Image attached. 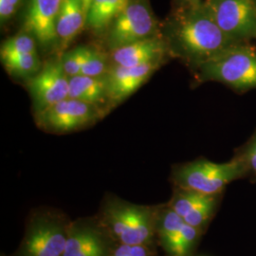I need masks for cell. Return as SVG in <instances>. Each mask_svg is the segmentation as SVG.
Returning a JSON list of instances; mask_svg holds the SVG:
<instances>
[{
  "label": "cell",
  "mask_w": 256,
  "mask_h": 256,
  "mask_svg": "<svg viewBox=\"0 0 256 256\" xmlns=\"http://www.w3.org/2000/svg\"><path fill=\"white\" fill-rule=\"evenodd\" d=\"M162 34L171 57L191 72L238 44L218 27L204 0L173 6L162 22Z\"/></svg>",
  "instance_id": "6da1fadb"
},
{
  "label": "cell",
  "mask_w": 256,
  "mask_h": 256,
  "mask_svg": "<svg viewBox=\"0 0 256 256\" xmlns=\"http://www.w3.org/2000/svg\"><path fill=\"white\" fill-rule=\"evenodd\" d=\"M198 84L216 82L238 93L256 90V46L241 43L230 46L214 59L192 70Z\"/></svg>",
  "instance_id": "7a4b0ae2"
},
{
  "label": "cell",
  "mask_w": 256,
  "mask_h": 256,
  "mask_svg": "<svg viewBox=\"0 0 256 256\" xmlns=\"http://www.w3.org/2000/svg\"><path fill=\"white\" fill-rule=\"evenodd\" d=\"M246 174L247 169L238 156L223 164L200 158L178 167L174 180L182 189L216 196L229 183Z\"/></svg>",
  "instance_id": "3957f363"
},
{
  "label": "cell",
  "mask_w": 256,
  "mask_h": 256,
  "mask_svg": "<svg viewBox=\"0 0 256 256\" xmlns=\"http://www.w3.org/2000/svg\"><path fill=\"white\" fill-rule=\"evenodd\" d=\"M162 36V22L156 18L149 0H129L106 34L104 44L110 52L138 41Z\"/></svg>",
  "instance_id": "277c9868"
},
{
  "label": "cell",
  "mask_w": 256,
  "mask_h": 256,
  "mask_svg": "<svg viewBox=\"0 0 256 256\" xmlns=\"http://www.w3.org/2000/svg\"><path fill=\"white\" fill-rule=\"evenodd\" d=\"M222 32L236 43L256 40V0H204Z\"/></svg>",
  "instance_id": "5b68a950"
},
{
  "label": "cell",
  "mask_w": 256,
  "mask_h": 256,
  "mask_svg": "<svg viewBox=\"0 0 256 256\" xmlns=\"http://www.w3.org/2000/svg\"><path fill=\"white\" fill-rule=\"evenodd\" d=\"M106 220L122 244L146 245L153 236L152 212L146 207L115 202L106 209Z\"/></svg>",
  "instance_id": "8992f818"
},
{
  "label": "cell",
  "mask_w": 256,
  "mask_h": 256,
  "mask_svg": "<svg viewBox=\"0 0 256 256\" xmlns=\"http://www.w3.org/2000/svg\"><path fill=\"white\" fill-rule=\"evenodd\" d=\"M104 112L90 104L66 98L34 113L37 126L48 132L68 133L95 124Z\"/></svg>",
  "instance_id": "52a82bcc"
},
{
  "label": "cell",
  "mask_w": 256,
  "mask_h": 256,
  "mask_svg": "<svg viewBox=\"0 0 256 256\" xmlns=\"http://www.w3.org/2000/svg\"><path fill=\"white\" fill-rule=\"evenodd\" d=\"M26 86L34 113L68 98L70 77L64 74L60 56L46 61L39 72L27 80Z\"/></svg>",
  "instance_id": "ba28073f"
},
{
  "label": "cell",
  "mask_w": 256,
  "mask_h": 256,
  "mask_svg": "<svg viewBox=\"0 0 256 256\" xmlns=\"http://www.w3.org/2000/svg\"><path fill=\"white\" fill-rule=\"evenodd\" d=\"M63 0H27L22 30L36 37L44 52L57 50L56 19Z\"/></svg>",
  "instance_id": "9c48e42d"
},
{
  "label": "cell",
  "mask_w": 256,
  "mask_h": 256,
  "mask_svg": "<svg viewBox=\"0 0 256 256\" xmlns=\"http://www.w3.org/2000/svg\"><path fill=\"white\" fill-rule=\"evenodd\" d=\"M162 66H111L108 74L104 75L110 106H117L128 99L142 86Z\"/></svg>",
  "instance_id": "30bf717a"
},
{
  "label": "cell",
  "mask_w": 256,
  "mask_h": 256,
  "mask_svg": "<svg viewBox=\"0 0 256 256\" xmlns=\"http://www.w3.org/2000/svg\"><path fill=\"white\" fill-rule=\"evenodd\" d=\"M68 234L54 221L42 220L28 230L22 248L23 256H63Z\"/></svg>",
  "instance_id": "8fae6325"
},
{
  "label": "cell",
  "mask_w": 256,
  "mask_h": 256,
  "mask_svg": "<svg viewBox=\"0 0 256 256\" xmlns=\"http://www.w3.org/2000/svg\"><path fill=\"white\" fill-rule=\"evenodd\" d=\"M108 54L111 66H122L164 64L166 60L171 57L162 36L138 41L119 48Z\"/></svg>",
  "instance_id": "7c38bea8"
},
{
  "label": "cell",
  "mask_w": 256,
  "mask_h": 256,
  "mask_svg": "<svg viewBox=\"0 0 256 256\" xmlns=\"http://www.w3.org/2000/svg\"><path fill=\"white\" fill-rule=\"evenodd\" d=\"M88 12L82 0H63L56 19L57 52H64L86 25Z\"/></svg>",
  "instance_id": "4fadbf2b"
},
{
  "label": "cell",
  "mask_w": 256,
  "mask_h": 256,
  "mask_svg": "<svg viewBox=\"0 0 256 256\" xmlns=\"http://www.w3.org/2000/svg\"><path fill=\"white\" fill-rule=\"evenodd\" d=\"M68 98L90 104L102 112L110 110L104 76L90 77L79 74L70 77Z\"/></svg>",
  "instance_id": "5bb4252c"
},
{
  "label": "cell",
  "mask_w": 256,
  "mask_h": 256,
  "mask_svg": "<svg viewBox=\"0 0 256 256\" xmlns=\"http://www.w3.org/2000/svg\"><path fill=\"white\" fill-rule=\"evenodd\" d=\"M129 0H92L86 28L96 36H104L111 24L128 6Z\"/></svg>",
  "instance_id": "9a60e30c"
},
{
  "label": "cell",
  "mask_w": 256,
  "mask_h": 256,
  "mask_svg": "<svg viewBox=\"0 0 256 256\" xmlns=\"http://www.w3.org/2000/svg\"><path fill=\"white\" fill-rule=\"evenodd\" d=\"M63 256H108L106 242L90 227L75 230L68 234Z\"/></svg>",
  "instance_id": "2e32d148"
},
{
  "label": "cell",
  "mask_w": 256,
  "mask_h": 256,
  "mask_svg": "<svg viewBox=\"0 0 256 256\" xmlns=\"http://www.w3.org/2000/svg\"><path fill=\"white\" fill-rule=\"evenodd\" d=\"M1 62L8 74L26 81L40 72L43 64L38 54L0 55Z\"/></svg>",
  "instance_id": "e0dca14e"
},
{
  "label": "cell",
  "mask_w": 256,
  "mask_h": 256,
  "mask_svg": "<svg viewBox=\"0 0 256 256\" xmlns=\"http://www.w3.org/2000/svg\"><path fill=\"white\" fill-rule=\"evenodd\" d=\"M185 221L173 209L165 210L158 220V234L166 250L169 252L176 238L180 234Z\"/></svg>",
  "instance_id": "ac0fdd59"
},
{
  "label": "cell",
  "mask_w": 256,
  "mask_h": 256,
  "mask_svg": "<svg viewBox=\"0 0 256 256\" xmlns=\"http://www.w3.org/2000/svg\"><path fill=\"white\" fill-rule=\"evenodd\" d=\"M110 66L108 52L96 46H88L81 74L90 77H104Z\"/></svg>",
  "instance_id": "d6986e66"
},
{
  "label": "cell",
  "mask_w": 256,
  "mask_h": 256,
  "mask_svg": "<svg viewBox=\"0 0 256 256\" xmlns=\"http://www.w3.org/2000/svg\"><path fill=\"white\" fill-rule=\"evenodd\" d=\"M38 46L36 37L27 32L21 30L18 34L3 41L0 55L38 54Z\"/></svg>",
  "instance_id": "ffe728a7"
},
{
  "label": "cell",
  "mask_w": 256,
  "mask_h": 256,
  "mask_svg": "<svg viewBox=\"0 0 256 256\" xmlns=\"http://www.w3.org/2000/svg\"><path fill=\"white\" fill-rule=\"evenodd\" d=\"M210 196L212 194H205L192 190L180 188V191L176 194L172 200L171 209H173L183 218L191 210L202 205V203L207 202Z\"/></svg>",
  "instance_id": "44dd1931"
},
{
  "label": "cell",
  "mask_w": 256,
  "mask_h": 256,
  "mask_svg": "<svg viewBox=\"0 0 256 256\" xmlns=\"http://www.w3.org/2000/svg\"><path fill=\"white\" fill-rule=\"evenodd\" d=\"M88 46H79L72 50H66L60 55L61 64L64 74L68 77H74L81 74L82 64L86 58Z\"/></svg>",
  "instance_id": "7402d4cb"
},
{
  "label": "cell",
  "mask_w": 256,
  "mask_h": 256,
  "mask_svg": "<svg viewBox=\"0 0 256 256\" xmlns=\"http://www.w3.org/2000/svg\"><path fill=\"white\" fill-rule=\"evenodd\" d=\"M198 236V228L192 227L185 222L178 236L176 238L169 252L174 256H184L192 247L194 242Z\"/></svg>",
  "instance_id": "603a6c76"
},
{
  "label": "cell",
  "mask_w": 256,
  "mask_h": 256,
  "mask_svg": "<svg viewBox=\"0 0 256 256\" xmlns=\"http://www.w3.org/2000/svg\"><path fill=\"white\" fill-rule=\"evenodd\" d=\"M214 204H216V196H212L207 202L202 203V205H200L196 209L191 210L188 214H186L183 218V220L192 227L198 228L209 218L210 212L214 210Z\"/></svg>",
  "instance_id": "cb8c5ba5"
},
{
  "label": "cell",
  "mask_w": 256,
  "mask_h": 256,
  "mask_svg": "<svg viewBox=\"0 0 256 256\" xmlns=\"http://www.w3.org/2000/svg\"><path fill=\"white\" fill-rule=\"evenodd\" d=\"M247 169V173H252L256 176V129L247 144L241 148L238 156Z\"/></svg>",
  "instance_id": "d4e9b609"
},
{
  "label": "cell",
  "mask_w": 256,
  "mask_h": 256,
  "mask_svg": "<svg viewBox=\"0 0 256 256\" xmlns=\"http://www.w3.org/2000/svg\"><path fill=\"white\" fill-rule=\"evenodd\" d=\"M23 3L24 0H0V23L2 27L14 18Z\"/></svg>",
  "instance_id": "484cf974"
},
{
  "label": "cell",
  "mask_w": 256,
  "mask_h": 256,
  "mask_svg": "<svg viewBox=\"0 0 256 256\" xmlns=\"http://www.w3.org/2000/svg\"><path fill=\"white\" fill-rule=\"evenodd\" d=\"M108 256H148L146 245L122 244Z\"/></svg>",
  "instance_id": "4316f807"
},
{
  "label": "cell",
  "mask_w": 256,
  "mask_h": 256,
  "mask_svg": "<svg viewBox=\"0 0 256 256\" xmlns=\"http://www.w3.org/2000/svg\"><path fill=\"white\" fill-rule=\"evenodd\" d=\"M202 0H174L173 6H180V5H185V4H190V3H194L198 2Z\"/></svg>",
  "instance_id": "83f0119b"
},
{
  "label": "cell",
  "mask_w": 256,
  "mask_h": 256,
  "mask_svg": "<svg viewBox=\"0 0 256 256\" xmlns=\"http://www.w3.org/2000/svg\"><path fill=\"white\" fill-rule=\"evenodd\" d=\"M82 2H84V9H86V12H88V9H90V3H92V0H82Z\"/></svg>",
  "instance_id": "f1b7e54d"
}]
</instances>
